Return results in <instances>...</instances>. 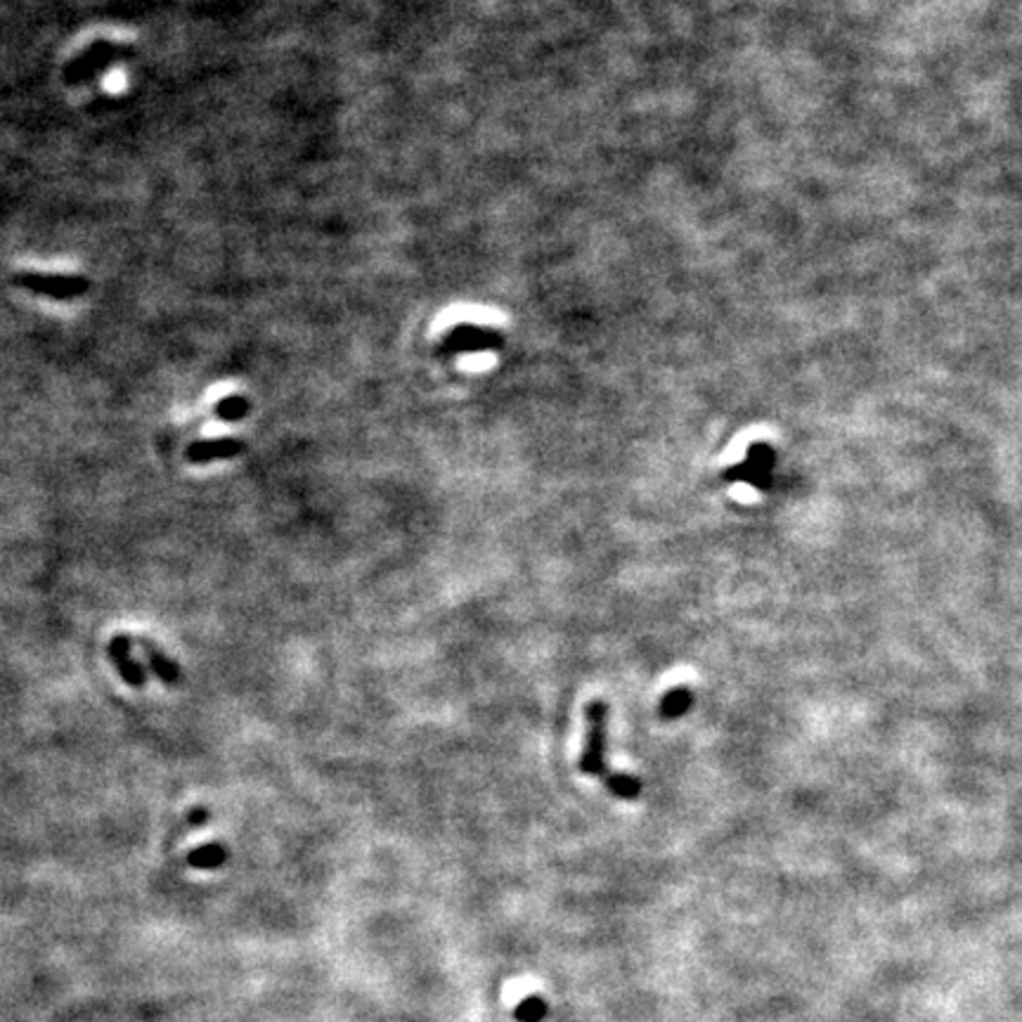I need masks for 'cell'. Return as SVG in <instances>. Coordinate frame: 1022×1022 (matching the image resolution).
Listing matches in <instances>:
<instances>
[{"instance_id": "cell-6", "label": "cell", "mask_w": 1022, "mask_h": 1022, "mask_svg": "<svg viewBox=\"0 0 1022 1022\" xmlns=\"http://www.w3.org/2000/svg\"><path fill=\"white\" fill-rule=\"evenodd\" d=\"M114 53H116V45L107 43V41H99L95 45H91L86 53H83L72 66H70V72H66V76H70L72 81H83V78H88L91 74L99 72V70H105L107 64H112L114 60Z\"/></svg>"}, {"instance_id": "cell-5", "label": "cell", "mask_w": 1022, "mask_h": 1022, "mask_svg": "<svg viewBox=\"0 0 1022 1022\" xmlns=\"http://www.w3.org/2000/svg\"><path fill=\"white\" fill-rule=\"evenodd\" d=\"M244 443L234 435H223V439H211V441H194L188 450L186 457L190 464H211V462H221V460H232L242 455Z\"/></svg>"}, {"instance_id": "cell-12", "label": "cell", "mask_w": 1022, "mask_h": 1022, "mask_svg": "<svg viewBox=\"0 0 1022 1022\" xmlns=\"http://www.w3.org/2000/svg\"><path fill=\"white\" fill-rule=\"evenodd\" d=\"M192 819H194V821H204V819H207V812H204V810H194V812H192Z\"/></svg>"}, {"instance_id": "cell-9", "label": "cell", "mask_w": 1022, "mask_h": 1022, "mask_svg": "<svg viewBox=\"0 0 1022 1022\" xmlns=\"http://www.w3.org/2000/svg\"><path fill=\"white\" fill-rule=\"evenodd\" d=\"M251 412V403H249V398L246 396H240V393H234V396H225L221 398L215 403L213 408V414L221 419V422H242V419Z\"/></svg>"}, {"instance_id": "cell-8", "label": "cell", "mask_w": 1022, "mask_h": 1022, "mask_svg": "<svg viewBox=\"0 0 1022 1022\" xmlns=\"http://www.w3.org/2000/svg\"><path fill=\"white\" fill-rule=\"evenodd\" d=\"M692 703H694V694L686 689V686H677V689H670L663 696L658 713L663 719H677L692 710Z\"/></svg>"}, {"instance_id": "cell-4", "label": "cell", "mask_w": 1022, "mask_h": 1022, "mask_svg": "<svg viewBox=\"0 0 1022 1022\" xmlns=\"http://www.w3.org/2000/svg\"><path fill=\"white\" fill-rule=\"evenodd\" d=\"M107 656L114 665L116 673H119V677L133 686V689H143L145 682H147V675H145V667L136 661V656H133V640L128 634H114L109 644H107Z\"/></svg>"}, {"instance_id": "cell-11", "label": "cell", "mask_w": 1022, "mask_h": 1022, "mask_svg": "<svg viewBox=\"0 0 1022 1022\" xmlns=\"http://www.w3.org/2000/svg\"><path fill=\"white\" fill-rule=\"evenodd\" d=\"M225 860V850L221 845H204V847H199L197 852H192V857H190V864L194 866H218Z\"/></svg>"}, {"instance_id": "cell-1", "label": "cell", "mask_w": 1022, "mask_h": 1022, "mask_svg": "<svg viewBox=\"0 0 1022 1022\" xmlns=\"http://www.w3.org/2000/svg\"><path fill=\"white\" fill-rule=\"evenodd\" d=\"M584 719H588V734H584V746L580 756V772L584 777H607V736H609V703L607 700H592L584 708Z\"/></svg>"}, {"instance_id": "cell-2", "label": "cell", "mask_w": 1022, "mask_h": 1022, "mask_svg": "<svg viewBox=\"0 0 1022 1022\" xmlns=\"http://www.w3.org/2000/svg\"><path fill=\"white\" fill-rule=\"evenodd\" d=\"M777 452L767 443H752L746 452V462L729 466L725 478L731 483H748L752 488L767 493L775 485Z\"/></svg>"}, {"instance_id": "cell-10", "label": "cell", "mask_w": 1022, "mask_h": 1022, "mask_svg": "<svg viewBox=\"0 0 1022 1022\" xmlns=\"http://www.w3.org/2000/svg\"><path fill=\"white\" fill-rule=\"evenodd\" d=\"M607 783V789L620 798V800H634V798H640L642 793V781L632 777V775H625V772H609L607 777H601Z\"/></svg>"}, {"instance_id": "cell-3", "label": "cell", "mask_w": 1022, "mask_h": 1022, "mask_svg": "<svg viewBox=\"0 0 1022 1022\" xmlns=\"http://www.w3.org/2000/svg\"><path fill=\"white\" fill-rule=\"evenodd\" d=\"M17 287L29 289L33 294H43L48 298L70 301L78 298L88 292V280L76 275H39V273H22L14 277Z\"/></svg>"}, {"instance_id": "cell-7", "label": "cell", "mask_w": 1022, "mask_h": 1022, "mask_svg": "<svg viewBox=\"0 0 1022 1022\" xmlns=\"http://www.w3.org/2000/svg\"><path fill=\"white\" fill-rule=\"evenodd\" d=\"M140 649H143V656L149 665V670H152V673L166 684V686H178L180 684V667L173 658L166 656L164 651H159L152 642L149 640H140Z\"/></svg>"}]
</instances>
